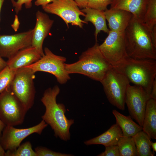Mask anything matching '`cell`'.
Listing matches in <instances>:
<instances>
[{"mask_svg": "<svg viewBox=\"0 0 156 156\" xmlns=\"http://www.w3.org/2000/svg\"><path fill=\"white\" fill-rule=\"evenodd\" d=\"M60 92V88L57 85L45 90L41 101L45 110L41 118L51 127L56 138L67 141L70 139V129L74 120L68 119L66 116V109L64 105L57 103L56 98Z\"/></svg>", "mask_w": 156, "mask_h": 156, "instance_id": "1", "label": "cell"}, {"mask_svg": "<svg viewBox=\"0 0 156 156\" xmlns=\"http://www.w3.org/2000/svg\"><path fill=\"white\" fill-rule=\"evenodd\" d=\"M124 32L129 57L156 60V47L152 41L151 30L143 22L133 16Z\"/></svg>", "mask_w": 156, "mask_h": 156, "instance_id": "2", "label": "cell"}, {"mask_svg": "<svg viewBox=\"0 0 156 156\" xmlns=\"http://www.w3.org/2000/svg\"><path fill=\"white\" fill-rule=\"evenodd\" d=\"M99 45L96 42L93 46L82 53L77 61L70 64L65 63L68 73L82 74L101 82L112 66L101 52Z\"/></svg>", "mask_w": 156, "mask_h": 156, "instance_id": "3", "label": "cell"}, {"mask_svg": "<svg viewBox=\"0 0 156 156\" xmlns=\"http://www.w3.org/2000/svg\"><path fill=\"white\" fill-rule=\"evenodd\" d=\"M114 67L124 74L130 83L142 87L150 96L153 82L156 78L155 60L128 57Z\"/></svg>", "mask_w": 156, "mask_h": 156, "instance_id": "4", "label": "cell"}, {"mask_svg": "<svg viewBox=\"0 0 156 156\" xmlns=\"http://www.w3.org/2000/svg\"><path fill=\"white\" fill-rule=\"evenodd\" d=\"M101 82L110 104L120 110H124L126 91L130 83L126 76L112 67Z\"/></svg>", "mask_w": 156, "mask_h": 156, "instance_id": "5", "label": "cell"}, {"mask_svg": "<svg viewBox=\"0 0 156 156\" xmlns=\"http://www.w3.org/2000/svg\"><path fill=\"white\" fill-rule=\"evenodd\" d=\"M36 73L25 67L17 70L10 86L12 92L28 111L33 106L36 90L34 83Z\"/></svg>", "mask_w": 156, "mask_h": 156, "instance_id": "6", "label": "cell"}, {"mask_svg": "<svg viewBox=\"0 0 156 156\" xmlns=\"http://www.w3.org/2000/svg\"><path fill=\"white\" fill-rule=\"evenodd\" d=\"M27 111L12 92L10 86L0 94V118L6 126L21 124Z\"/></svg>", "mask_w": 156, "mask_h": 156, "instance_id": "7", "label": "cell"}, {"mask_svg": "<svg viewBox=\"0 0 156 156\" xmlns=\"http://www.w3.org/2000/svg\"><path fill=\"white\" fill-rule=\"evenodd\" d=\"M44 55L38 61L25 67L35 73L41 71L51 74L60 84L66 83L70 77L65 68L66 58L54 54L47 47L44 48Z\"/></svg>", "mask_w": 156, "mask_h": 156, "instance_id": "8", "label": "cell"}, {"mask_svg": "<svg viewBox=\"0 0 156 156\" xmlns=\"http://www.w3.org/2000/svg\"><path fill=\"white\" fill-rule=\"evenodd\" d=\"M108 35L99 48L113 67H116L129 57L127 54L124 32L109 30Z\"/></svg>", "mask_w": 156, "mask_h": 156, "instance_id": "9", "label": "cell"}, {"mask_svg": "<svg viewBox=\"0 0 156 156\" xmlns=\"http://www.w3.org/2000/svg\"><path fill=\"white\" fill-rule=\"evenodd\" d=\"M42 8L46 12L60 17L68 27L69 24H71L82 28L84 24H88L80 18V16L85 17V14L81 11L73 0H55Z\"/></svg>", "mask_w": 156, "mask_h": 156, "instance_id": "10", "label": "cell"}, {"mask_svg": "<svg viewBox=\"0 0 156 156\" xmlns=\"http://www.w3.org/2000/svg\"><path fill=\"white\" fill-rule=\"evenodd\" d=\"M150 98V96L142 87L130 84L128 86L125 103L130 116L142 127L147 102Z\"/></svg>", "mask_w": 156, "mask_h": 156, "instance_id": "11", "label": "cell"}, {"mask_svg": "<svg viewBox=\"0 0 156 156\" xmlns=\"http://www.w3.org/2000/svg\"><path fill=\"white\" fill-rule=\"evenodd\" d=\"M48 125L42 120L37 125L26 128L18 129L13 126H6L0 137L1 145L5 150H15L29 135L34 133L40 135Z\"/></svg>", "mask_w": 156, "mask_h": 156, "instance_id": "12", "label": "cell"}, {"mask_svg": "<svg viewBox=\"0 0 156 156\" xmlns=\"http://www.w3.org/2000/svg\"><path fill=\"white\" fill-rule=\"evenodd\" d=\"M33 31V29L11 35H0V56L8 59L31 46Z\"/></svg>", "mask_w": 156, "mask_h": 156, "instance_id": "13", "label": "cell"}, {"mask_svg": "<svg viewBox=\"0 0 156 156\" xmlns=\"http://www.w3.org/2000/svg\"><path fill=\"white\" fill-rule=\"evenodd\" d=\"M36 22L33 29L31 45L35 47L41 56L44 55L43 44L49 34L54 21L46 13L38 10L36 13Z\"/></svg>", "mask_w": 156, "mask_h": 156, "instance_id": "14", "label": "cell"}, {"mask_svg": "<svg viewBox=\"0 0 156 156\" xmlns=\"http://www.w3.org/2000/svg\"><path fill=\"white\" fill-rule=\"evenodd\" d=\"M42 57L31 45L23 49L8 59L7 66L11 69L17 70L34 63Z\"/></svg>", "mask_w": 156, "mask_h": 156, "instance_id": "15", "label": "cell"}, {"mask_svg": "<svg viewBox=\"0 0 156 156\" xmlns=\"http://www.w3.org/2000/svg\"><path fill=\"white\" fill-rule=\"evenodd\" d=\"M104 12L110 30L117 32L125 31L133 16L121 9H107Z\"/></svg>", "mask_w": 156, "mask_h": 156, "instance_id": "16", "label": "cell"}, {"mask_svg": "<svg viewBox=\"0 0 156 156\" xmlns=\"http://www.w3.org/2000/svg\"><path fill=\"white\" fill-rule=\"evenodd\" d=\"M148 0H112L111 9L126 10L143 22Z\"/></svg>", "mask_w": 156, "mask_h": 156, "instance_id": "17", "label": "cell"}, {"mask_svg": "<svg viewBox=\"0 0 156 156\" xmlns=\"http://www.w3.org/2000/svg\"><path fill=\"white\" fill-rule=\"evenodd\" d=\"M123 136L122 131L116 123L112 125L107 131L94 138L84 142L86 145L101 144L105 146L117 145L120 138Z\"/></svg>", "mask_w": 156, "mask_h": 156, "instance_id": "18", "label": "cell"}, {"mask_svg": "<svg viewBox=\"0 0 156 156\" xmlns=\"http://www.w3.org/2000/svg\"><path fill=\"white\" fill-rule=\"evenodd\" d=\"M81 10L86 14L83 21L87 23L91 22L95 27L94 35L96 42L98 34L101 31L108 34L109 30L107 27L104 11L88 7Z\"/></svg>", "mask_w": 156, "mask_h": 156, "instance_id": "19", "label": "cell"}, {"mask_svg": "<svg viewBox=\"0 0 156 156\" xmlns=\"http://www.w3.org/2000/svg\"><path fill=\"white\" fill-rule=\"evenodd\" d=\"M142 127L151 139H156V99L151 98L148 101Z\"/></svg>", "mask_w": 156, "mask_h": 156, "instance_id": "20", "label": "cell"}, {"mask_svg": "<svg viewBox=\"0 0 156 156\" xmlns=\"http://www.w3.org/2000/svg\"><path fill=\"white\" fill-rule=\"evenodd\" d=\"M112 113L116 118V123L120 128L123 136L133 137L142 130V127L133 121L130 115H124L115 109L112 110Z\"/></svg>", "mask_w": 156, "mask_h": 156, "instance_id": "21", "label": "cell"}, {"mask_svg": "<svg viewBox=\"0 0 156 156\" xmlns=\"http://www.w3.org/2000/svg\"><path fill=\"white\" fill-rule=\"evenodd\" d=\"M136 148L137 156H154L151 150V139L142 130L133 136Z\"/></svg>", "mask_w": 156, "mask_h": 156, "instance_id": "22", "label": "cell"}, {"mask_svg": "<svg viewBox=\"0 0 156 156\" xmlns=\"http://www.w3.org/2000/svg\"><path fill=\"white\" fill-rule=\"evenodd\" d=\"M117 145L120 156H137L136 146L132 137L122 136Z\"/></svg>", "mask_w": 156, "mask_h": 156, "instance_id": "23", "label": "cell"}, {"mask_svg": "<svg viewBox=\"0 0 156 156\" xmlns=\"http://www.w3.org/2000/svg\"><path fill=\"white\" fill-rule=\"evenodd\" d=\"M143 22L151 30L156 25V0H148Z\"/></svg>", "mask_w": 156, "mask_h": 156, "instance_id": "24", "label": "cell"}, {"mask_svg": "<svg viewBox=\"0 0 156 156\" xmlns=\"http://www.w3.org/2000/svg\"><path fill=\"white\" fill-rule=\"evenodd\" d=\"M5 156H37L32 148L31 142L29 141L21 144L15 150H8L5 152Z\"/></svg>", "mask_w": 156, "mask_h": 156, "instance_id": "25", "label": "cell"}, {"mask_svg": "<svg viewBox=\"0 0 156 156\" xmlns=\"http://www.w3.org/2000/svg\"><path fill=\"white\" fill-rule=\"evenodd\" d=\"M17 70L7 66L0 71V94L10 86Z\"/></svg>", "mask_w": 156, "mask_h": 156, "instance_id": "26", "label": "cell"}, {"mask_svg": "<svg viewBox=\"0 0 156 156\" xmlns=\"http://www.w3.org/2000/svg\"><path fill=\"white\" fill-rule=\"evenodd\" d=\"M37 156H72L70 154L62 153L51 150L46 147L39 146L35 148Z\"/></svg>", "mask_w": 156, "mask_h": 156, "instance_id": "27", "label": "cell"}, {"mask_svg": "<svg viewBox=\"0 0 156 156\" xmlns=\"http://www.w3.org/2000/svg\"><path fill=\"white\" fill-rule=\"evenodd\" d=\"M111 2L112 0H90L87 7L104 11Z\"/></svg>", "mask_w": 156, "mask_h": 156, "instance_id": "28", "label": "cell"}, {"mask_svg": "<svg viewBox=\"0 0 156 156\" xmlns=\"http://www.w3.org/2000/svg\"><path fill=\"white\" fill-rule=\"evenodd\" d=\"M14 8L15 11L17 14L21 10L22 5H24L26 8L29 9L32 6V1L33 0H10Z\"/></svg>", "mask_w": 156, "mask_h": 156, "instance_id": "29", "label": "cell"}, {"mask_svg": "<svg viewBox=\"0 0 156 156\" xmlns=\"http://www.w3.org/2000/svg\"><path fill=\"white\" fill-rule=\"evenodd\" d=\"M105 151L98 156H120L118 147L117 145L105 146Z\"/></svg>", "mask_w": 156, "mask_h": 156, "instance_id": "30", "label": "cell"}, {"mask_svg": "<svg viewBox=\"0 0 156 156\" xmlns=\"http://www.w3.org/2000/svg\"><path fill=\"white\" fill-rule=\"evenodd\" d=\"M80 9H83L87 7L90 0H73Z\"/></svg>", "mask_w": 156, "mask_h": 156, "instance_id": "31", "label": "cell"}, {"mask_svg": "<svg viewBox=\"0 0 156 156\" xmlns=\"http://www.w3.org/2000/svg\"><path fill=\"white\" fill-rule=\"evenodd\" d=\"M55 0H36L34 3L35 5L37 6L41 5L44 6L47 5L53 2Z\"/></svg>", "mask_w": 156, "mask_h": 156, "instance_id": "32", "label": "cell"}, {"mask_svg": "<svg viewBox=\"0 0 156 156\" xmlns=\"http://www.w3.org/2000/svg\"><path fill=\"white\" fill-rule=\"evenodd\" d=\"M151 98L156 99V78L154 80L150 94Z\"/></svg>", "mask_w": 156, "mask_h": 156, "instance_id": "33", "label": "cell"}, {"mask_svg": "<svg viewBox=\"0 0 156 156\" xmlns=\"http://www.w3.org/2000/svg\"><path fill=\"white\" fill-rule=\"evenodd\" d=\"M151 37L153 43L156 47V25L151 30Z\"/></svg>", "mask_w": 156, "mask_h": 156, "instance_id": "34", "label": "cell"}, {"mask_svg": "<svg viewBox=\"0 0 156 156\" xmlns=\"http://www.w3.org/2000/svg\"><path fill=\"white\" fill-rule=\"evenodd\" d=\"M7 66V61H5L0 56V71Z\"/></svg>", "mask_w": 156, "mask_h": 156, "instance_id": "35", "label": "cell"}, {"mask_svg": "<svg viewBox=\"0 0 156 156\" xmlns=\"http://www.w3.org/2000/svg\"><path fill=\"white\" fill-rule=\"evenodd\" d=\"M5 126V125L0 118V137L1 136L3 130Z\"/></svg>", "mask_w": 156, "mask_h": 156, "instance_id": "36", "label": "cell"}, {"mask_svg": "<svg viewBox=\"0 0 156 156\" xmlns=\"http://www.w3.org/2000/svg\"><path fill=\"white\" fill-rule=\"evenodd\" d=\"M5 152L3 147L0 141V156H5Z\"/></svg>", "mask_w": 156, "mask_h": 156, "instance_id": "37", "label": "cell"}, {"mask_svg": "<svg viewBox=\"0 0 156 156\" xmlns=\"http://www.w3.org/2000/svg\"><path fill=\"white\" fill-rule=\"evenodd\" d=\"M151 148H152L153 153L155 154V153L156 151V142H151Z\"/></svg>", "mask_w": 156, "mask_h": 156, "instance_id": "38", "label": "cell"}, {"mask_svg": "<svg viewBox=\"0 0 156 156\" xmlns=\"http://www.w3.org/2000/svg\"><path fill=\"white\" fill-rule=\"evenodd\" d=\"M5 0H0V22L1 21V10L2 8V6H3V3L4 2Z\"/></svg>", "mask_w": 156, "mask_h": 156, "instance_id": "39", "label": "cell"}]
</instances>
